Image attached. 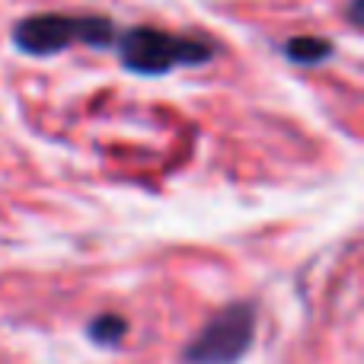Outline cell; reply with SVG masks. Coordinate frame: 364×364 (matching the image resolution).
<instances>
[{"label": "cell", "instance_id": "obj_1", "mask_svg": "<svg viewBox=\"0 0 364 364\" xmlns=\"http://www.w3.org/2000/svg\"><path fill=\"white\" fill-rule=\"evenodd\" d=\"M214 58V42L176 36L157 26H132L119 36V61L138 77H164L176 68H201Z\"/></svg>", "mask_w": 364, "mask_h": 364}, {"label": "cell", "instance_id": "obj_4", "mask_svg": "<svg viewBox=\"0 0 364 364\" xmlns=\"http://www.w3.org/2000/svg\"><path fill=\"white\" fill-rule=\"evenodd\" d=\"M333 42L323 36H294L282 45V55L288 58L297 68H316V64H326L333 58Z\"/></svg>", "mask_w": 364, "mask_h": 364}, {"label": "cell", "instance_id": "obj_6", "mask_svg": "<svg viewBox=\"0 0 364 364\" xmlns=\"http://www.w3.org/2000/svg\"><path fill=\"white\" fill-rule=\"evenodd\" d=\"M361 0H352V6H348V19H352L355 29H361Z\"/></svg>", "mask_w": 364, "mask_h": 364}, {"label": "cell", "instance_id": "obj_2", "mask_svg": "<svg viewBox=\"0 0 364 364\" xmlns=\"http://www.w3.org/2000/svg\"><path fill=\"white\" fill-rule=\"evenodd\" d=\"M13 45L23 55L32 58H51L70 45H90V48H109L115 42V23L100 13H83V16H68V13H32L13 26Z\"/></svg>", "mask_w": 364, "mask_h": 364}, {"label": "cell", "instance_id": "obj_5", "mask_svg": "<svg viewBox=\"0 0 364 364\" xmlns=\"http://www.w3.org/2000/svg\"><path fill=\"white\" fill-rule=\"evenodd\" d=\"M87 336H90V342H96V346L115 348L128 336V320L109 310V314H100V316H93V320H90Z\"/></svg>", "mask_w": 364, "mask_h": 364}, {"label": "cell", "instance_id": "obj_3", "mask_svg": "<svg viewBox=\"0 0 364 364\" xmlns=\"http://www.w3.org/2000/svg\"><path fill=\"white\" fill-rule=\"evenodd\" d=\"M259 314L250 301L220 307L182 348V364H237L256 342Z\"/></svg>", "mask_w": 364, "mask_h": 364}]
</instances>
